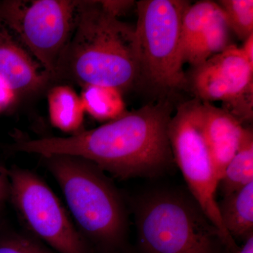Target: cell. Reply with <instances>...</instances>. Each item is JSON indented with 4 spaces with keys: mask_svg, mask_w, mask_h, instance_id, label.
<instances>
[{
    "mask_svg": "<svg viewBox=\"0 0 253 253\" xmlns=\"http://www.w3.org/2000/svg\"><path fill=\"white\" fill-rule=\"evenodd\" d=\"M244 42V44L240 48L250 64L253 66V34L250 36Z\"/></svg>",
    "mask_w": 253,
    "mask_h": 253,
    "instance_id": "obj_23",
    "label": "cell"
},
{
    "mask_svg": "<svg viewBox=\"0 0 253 253\" xmlns=\"http://www.w3.org/2000/svg\"><path fill=\"white\" fill-rule=\"evenodd\" d=\"M236 253H253V235L244 241V246L239 248Z\"/></svg>",
    "mask_w": 253,
    "mask_h": 253,
    "instance_id": "obj_24",
    "label": "cell"
},
{
    "mask_svg": "<svg viewBox=\"0 0 253 253\" xmlns=\"http://www.w3.org/2000/svg\"><path fill=\"white\" fill-rule=\"evenodd\" d=\"M111 253H140L138 251H134V250L128 249L127 248H125L122 250H120V251H116V252H113Z\"/></svg>",
    "mask_w": 253,
    "mask_h": 253,
    "instance_id": "obj_25",
    "label": "cell"
},
{
    "mask_svg": "<svg viewBox=\"0 0 253 253\" xmlns=\"http://www.w3.org/2000/svg\"><path fill=\"white\" fill-rule=\"evenodd\" d=\"M188 87L203 102L221 101L241 123L253 118V66L231 44L219 54L193 67Z\"/></svg>",
    "mask_w": 253,
    "mask_h": 253,
    "instance_id": "obj_9",
    "label": "cell"
},
{
    "mask_svg": "<svg viewBox=\"0 0 253 253\" xmlns=\"http://www.w3.org/2000/svg\"><path fill=\"white\" fill-rule=\"evenodd\" d=\"M201 127L219 180L251 132L225 109L201 101Z\"/></svg>",
    "mask_w": 253,
    "mask_h": 253,
    "instance_id": "obj_11",
    "label": "cell"
},
{
    "mask_svg": "<svg viewBox=\"0 0 253 253\" xmlns=\"http://www.w3.org/2000/svg\"><path fill=\"white\" fill-rule=\"evenodd\" d=\"M0 81L16 94L37 93L53 83L49 73L1 19Z\"/></svg>",
    "mask_w": 253,
    "mask_h": 253,
    "instance_id": "obj_10",
    "label": "cell"
},
{
    "mask_svg": "<svg viewBox=\"0 0 253 253\" xmlns=\"http://www.w3.org/2000/svg\"><path fill=\"white\" fill-rule=\"evenodd\" d=\"M223 225L235 239L246 241L253 235V182L218 202Z\"/></svg>",
    "mask_w": 253,
    "mask_h": 253,
    "instance_id": "obj_13",
    "label": "cell"
},
{
    "mask_svg": "<svg viewBox=\"0 0 253 253\" xmlns=\"http://www.w3.org/2000/svg\"><path fill=\"white\" fill-rule=\"evenodd\" d=\"M225 15L231 32L244 41L253 34V0H221L217 1Z\"/></svg>",
    "mask_w": 253,
    "mask_h": 253,
    "instance_id": "obj_18",
    "label": "cell"
},
{
    "mask_svg": "<svg viewBox=\"0 0 253 253\" xmlns=\"http://www.w3.org/2000/svg\"><path fill=\"white\" fill-rule=\"evenodd\" d=\"M9 195L33 234L59 253H89L82 235L56 194L27 169L9 171Z\"/></svg>",
    "mask_w": 253,
    "mask_h": 253,
    "instance_id": "obj_8",
    "label": "cell"
},
{
    "mask_svg": "<svg viewBox=\"0 0 253 253\" xmlns=\"http://www.w3.org/2000/svg\"><path fill=\"white\" fill-rule=\"evenodd\" d=\"M189 1L142 0L136 2L134 27L139 84L166 96L188 88L181 52V24Z\"/></svg>",
    "mask_w": 253,
    "mask_h": 253,
    "instance_id": "obj_5",
    "label": "cell"
},
{
    "mask_svg": "<svg viewBox=\"0 0 253 253\" xmlns=\"http://www.w3.org/2000/svg\"><path fill=\"white\" fill-rule=\"evenodd\" d=\"M101 7L108 14L116 18H119L121 15L126 14L134 4V1L126 0H105L99 1Z\"/></svg>",
    "mask_w": 253,
    "mask_h": 253,
    "instance_id": "obj_20",
    "label": "cell"
},
{
    "mask_svg": "<svg viewBox=\"0 0 253 253\" xmlns=\"http://www.w3.org/2000/svg\"><path fill=\"white\" fill-rule=\"evenodd\" d=\"M253 182V134L248 135L241 149L228 163L218 189L227 196Z\"/></svg>",
    "mask_w": 253,
    "mask_h": 253,
    "instance_id": "obj_16",
    "label": "cell"
},
{
    "mask_svg": "<svg viewBox=\"0 0 253 253\" xmlns=\"http://www.w3.org/2000/svg\"><path fill=\"white\" fill-rule=\"evenodd\" d=\"M80 0H7L0 3V19L22 42L54 82L71 41Z\"/></svg>",
    "mask_w": 253,
    "mask_h": 253,
    "instance_id": "obj_6",
    "label": "cell"
},
{
    "mask_svg": "<svg viewBox=\"0 0 253 253\" xmlns=\"http://www.w3.org/2000/svg\"><path fill=\"white\" fill-rule=\"evenodd\" d=\"M9 195V171L0 166V203Z\"/></svg>",
    "mask_w": 253,
    "mask_h": 253,
    "instance_id": "obj_22",
    "label": "cell"
},
{
    "mask_svg": "<svg viewBox=\"0 0 253 253\" xmlns=\"http://www.w3.org/2000/svg\"><path fill=\"white\" fill-rule=\"evenodd\" d=\"M0 253H51L39 244L24 236L0 240Z\"/></svg>",
    "mask_w": 253,
    "mask_h": 253,
    "instance_id": "obj_19",
    "label": "cell"
},
{
    "mask_svg": "<svg viewBox=\"0 0 253 253\" xmlns=\"http://www.w3.org/2000/svg\"><path fill=\"white\" fill-rule=\"evenodd\" d=\"M168 101L126 111L118 119L67 137L18 141L14 150L44 158L71 156L94 163L121 179H154L170 170L174 158L168 127Z\"/></svg>",
    "mask_w": 253,
    "mask_h": 253,
    "instance_id": "obj_1",
    "label": "cell"
},
{
    "mask_svg": "<svg viewBox=\"0 0 253 253\" xmlns=\"http://www.w3.org/2000/svg\"><path fill=\"white\" fill-rule=\"evenodd\" d=\"M219 9L217 2L208 0L188 6L181 19V53L206 29Z\"/></svg>",
    "mask_w": 253,
    "mask_h": 253,
    "instance_id": "obj_17",
    "label": "cell"
},
{
    "mask_svg": "<svg viewBox=\"0 0 253 253\" xmlns=\"http://www.w3.org/2000/svg\"><path fill=\"white\" fill-rule=\"evenodd\" d=\"M123 91L139 84L134 27L108 14L99 1H82L76 30L54 82Z\"/></svg>",
    "mask_w": 253,
    "mask_h": 253,
    "instance_id": "obj_2",
    "label": "cell"
},
{
    "mask_svg": "<svg viewBox=\"0 0 253 253\" xmlns=\"http://www.w3.org/2000/svg\"><path fill=\"white\" fill-rule=\"evenodd\" d=\"M50 123L54 127L71 135L83 129L84 111L81 96L72 86L58 84L51 86L47 93Z\"/></svg>",
    "mask_w": 253,
    "mask_h": 253,
    "instance_id": "obj_12",
    "label": "cell"
},
{
    "mask_svg": "<svg viewBox=\"0 0 253 253\" xmlns=\"http://www.w3.org/2000/svg\"><path fill=\"white\" fill-rule=\"evenodd\" d=\"M81 98L85 113L100 122H111L127 111L122 92L111 86H84Z\"/></svg>",
    "mask_w": 253,
    "mask_h": 253,
    "instance_id": "obj_15",
    "label": "cell"
},
{
    "mask_svg": "<svg viewBox=\"0 0 253 253\" xmlns=\"http://www.w3.org/2000/svg\"><path fill=\"white\" fill-rule=\"evenodd\" d=\"M231 33L225 15L219 7L206 29L181 53L183 63L194 67L224 51L232 44Z\"/></svg>",
    "mask_w": 253,
    "mask_h": 253,
    "instance_id": "obj_14",
    "label": "cell"
},
{
    "mask_svg": "<svg viewBox=\"0 0 253 253\" xmlns=\"http://www.w3.org/2000/svg\"><path fill=\"white\" fill-rule=\"evenodd\" d=\"M132 208L140 253H230L189 191L146 190L133 201Z\"/></svg>",
    "mask_w": 253,
    "mask_h": 253,
    "instance_id": "obj_3",
    "label": "cell"
},
{
    "mask_svg": "<svg viewBox=\"0 0 253 253\" xmlns=\"http://www.w3.org/2000/svg\"><path fill=\"white\" fill-rule=\"evenodd\" d=\"M44 158L84 239L104 253L126 248L129 221L126 204L104 171L75 156Z\"/></svg>",
    "mask_w": 253,
    "mask_h": 253,
    "instance_id": "obj_4",
    "label": "cell"
},
{
    "mask_svg": "<svg viewBox=\"0 0 253 253\" xmlns=\"http://www.w3.org/2000/svg\"><path fill=\"white\" fill-rule=\"evenodd\" d=\"M201 101L183 103L171 118L168 136L174 161L185 179L188 191L220 231L230 253L239 247L223 225L216 199L219 186L211 153L201 127Z\"/></svg>",
    "mask_w": 253,
    "mask_h": 253,
    "instance_id": "obj_7",
    "label": "cell"
},
{
    "mask_svg": "<svg viewBox=\"0 0 253 253\" xmlns=\"http://www.w3.org/2000/svg\"><path fill=\"white\" fill-rule=\"evenodd\" d=\"M16 94L0 81V111L6 109L14 102Z\"/></svg>",
    "mask_w": 253,
    "mask_h": 253,
    "instance_id": "obj_21",
    "label": "cell"
}]
</instances>
